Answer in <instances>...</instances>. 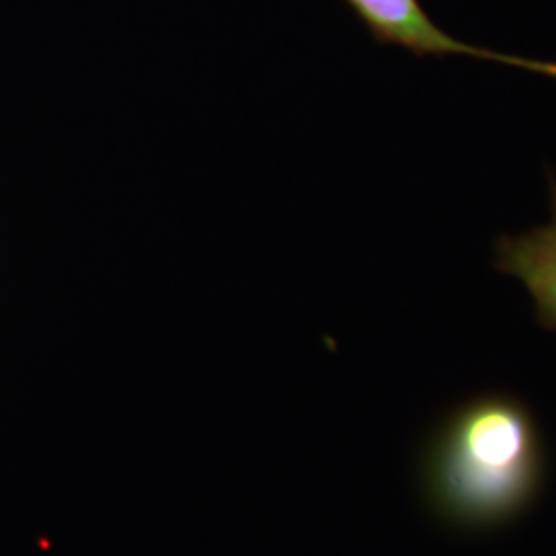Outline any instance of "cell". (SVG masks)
<instances>
[{
  "label": "cell",
  "instance_id": "1",
  "mask_svg": "<svg viewBox=\"0 0 556 556\" xmlns=\"http://www.w3.org/2000/svg\"><path fill=\"white\" fill-rule=\"evenodd\" d=\"M546 477L536 417L521 397L484 392L441 422L422 466L425 497L439 519L464 530L514 521L534 505Z\"/></svg>",
  "mask_w": 556,
  "mask_h": 556
},
{
  "label": "cell",
  "instance_id": "3",
  "mask_svg": "<svg viewBox=\"0 0 556 556\" xmlns=\"http://www.w3.org/2000/svg\"><path fill=\"white\" fill-rule=\"evenodd\" d=\"M551 186V223L523 236H501L495 268L523 282L536 303L538 324L556 332V179Z\"/></svg>",
  "mask_w": 556,
  "mask_h": 556
},
{
  "label": "cell",
  "instance_id": "2",
  "mask_svg": "<svg viewBox=\"0 0 556 556\" xmlns=\"http://www.w3.org/2000/svg\"><path fill=\"white\" fill-rule=\"evenodd\" d=\"M358 20L371 31L379 43L400 46L415 56H470V59L501 62L517 68H528L538 75L556 79V62L521 59L495 50L470 46L443 31L431 20L418 0H346Z\"/></svg>",
  "mask_w": 556,
  "mask_h": 556
}]
</instances>
